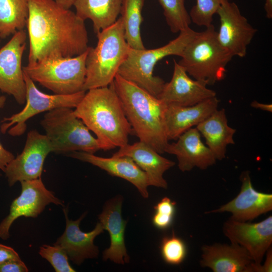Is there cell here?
I'll list each match as a JSON object with an SVG mask.
<instances>
[{"label":"cell","instance_id":"obj_14","mask_svg":"<svg viewBox=\"0 0 272 272\" xmlns=\"http://www.w3.org/2000/svg\"><path fill=\"white\" fill-rule=\"evenodd\" d=\"M223 231L231 243L244 248L254 262L261 263L272 243V216L255 223L229 219Z\"/></svg>","mask_w":272,"mask_h":272},{"label":"cell","instance_id":"obj_17","mask_svg":"<svg viewBox=\"0 0 272 272\" xmlns=\"http://www.w3.org/2000/svg\"><path fill=\"white\" fill-rule=\"evenodd\" d=\"M63 212L66 220L65 229L54 245L61 247L69 259L77 265L81 264L86 259L97 258L99 249L94 244V240L103 232L104 228L101 223L98 222L92 231L84 232L80 229V224L86 213L73 221L69 219L66 209H63Z\"/></svg>","mask_w":272,"mask_h":272},{"label":"cell","instance_id":"obj_23","mask_svg":"<svg viewBox=\"0 0 272 272\" xmlns=\"http://www.w3.org/2000/svg\"><path fill=\"white\" fill-rule=\"evenodd\" d=\"M113 157H130L147 174L150 186L167 189L168 184L164 173L175 163L161 156L146 143L139 141L120 147Z\"/></svg>","mask_w":272,"mask_h":272},{"label":"cell","instance_id":"obj_18","mask_svg":"<svg viewBox=\"0 0 272 272\" xmlns=\"http://www.w3.org/2000/svg\"><path fill=\"white\" fill-rule=\"evenodd\" d=\"M176 140V142L168 143L165 153L176 157L178 166L181 171H189L195 167L206 170L216 163L217 159L201 141V135L196 127L187 130Z\"/></svg>","mask_w":272,"mask_h":272},{"label":"cell","instance_id":"obj_21","mask_svg":"<svg viewBox=\"0 0 272 272\" xmlns=\"http://www.w3.org/2000/svg\"><path fill=\"white\" fill-rule=\"evenodd\" d=\"M201 267L214 272H250L253 262L247 251L241 246L215 243L201 248Z\"/></svg>","mask_w":272,"mask_h":272},{"label":"cell","instance_id":"obj_10","mask_svg":"<svg viewBox=\"0 0 272 272\" xmlns=\"http://www.w3.org/2000/svg\"><path fill=\"white\" fill-rule=\"evenodd\" d=\"M216 14L220 21L217 32L219 43L232 57L245 56L257 29L249 23L234 2L223 0Z\"/></svg>","mask_w":272,"mask_h":272},{"label":"cell","instance_id":"obj_9","mask_svg":"<svg viewBox=\"0 0 272 272\" xmlns=\"http://www.w3.org/2000/svg\"><path fill=\"white\" fill-rule=\"evenodd\" d=\"M24 78L26 85V105L21 111L4 117L0 126L2 133L8 132L13 137L23 134L26 129V122L37 114L59 107L75 108L86 92L81 91L68 95H49L38 89L34 82L24 72Z\"/></svg>","mask_w":272,"mask_h":272},{"label":"cell","instance_id":"obj_5","mask_svg":"<svg viewBox=\"0 0 272 272\" xmlns=\"http://www.w3.org/2000/svg\"><path fill=\"white\" fill-rule=\"evenodd\" d=\"M178 62L194 79L213 85L223 80L233 57L219 43L212 24L196 32L186 45Z\"/></svg>","mask_w":272,"mask_h":272},{"label":"cell","instance_id":"obj_32","mask_svg":"<svg viewBox=\"0 0 272 272\" xmlns=\"http://www.w3.org/2000/svg\"><path fill=\"white\" fill-rule=\"evenodd\" d=\"M175 205L176 202L168 197L159 201L154 207L155 212L152 218L153 225L161 230L169 228L173 222Z\"/></svg>","mask_w":272,"mask_h":272},{"label":"cell","instance_id":"obj_29","mask_svg":"<svg viewBox=\"0 0 272 272\" xmlns=\"http://www.w3.org/2000/svg\"><path fill=\"white\" fill-rule=\"evenodd\" d=\"M160 251L163 259L166 263L177 265L185 259L187 249L184 241L173 232L171 236L162 239Z\"/></svg>","mask_w":272,"mask_h":272},{"label":"cell","instance_id":"obj_31","mask_svg":"<svg viewBox=\"0 0 272 272\" xmlns=\"http://www.w3.org/2000/svg\"><path fill=\"white\" fill-rule=\"evenodd\" d=\"M39 253L49 262L56 272L76 271L70 264L65 252L57 245H42L40 247Z\"/></svg>","mask_w":272,"mask_h":272},{"label":"cell","instance_id":"obj_13","mask_svg":"<svg viewBox=\"0 0 272 272\" xmlns=\"http://www.w3.org/2000/svg\"><path fill=\"white\" fill-rule=\"evenodd\" d=\"M20 195L12 202L8 215L0 223V238L10 237L13 223L21 216L36 218L50 203L63 206L62 201L48 190L41 178L21 182Z\"/></svg>","mask_w":272,"mask_h":272},{"label":"cell","instance_id":"obj_1","mask_svg":"<svg viewBox=\"0 0 272 272\" xmlns=\"http://www.w3.org/2000/svg\"><path fill=\"white\" fill-rule=\"evenodd\" d=\"M28 64L48 57H71L89 48L85 21L54 0H28Z\"/></svg>","mask_w":272,"mask_h":272},{"label":"cell","instance_id":"obj_35","mask_svg":"<svg viewBox=\"0 0 272 272\" xmlns=\"http://www.w3.org/2000/svg\"><path fill=\"white\" fill-rule=\"evenodd\" d=\"M20 257L12 247L0 244V263L12 259H18Z\"/></svg>","mask_w":272,"mask_h":272},{"label":"cell","instance_id":"obj_11","mask_svg":"<svg viewBox=\"0 0 272 272\" xmlns=\"http://www.w3.org/2000/svg\"><path fill=\"white\" fill-rule=\"evenodd\" d=\"M52 152L45 134L36 130L28 132L24 149L7 166L5 171L9 186L17 182L41 178L45 159Z\"/></svg>","mask_w":272,"mask_h":272},{"label":"cell","instance_id":"obj_7","mask_svg":"<svg viewBox=\"0 0 272 272\" xmlns=\"http://www.w3.org/2000/svg\"><path fill=\"white\" fill-rule=\"evenodd\" d=\"M40 124L45 131L52 152L65 153L82 151L94 154L103 150L83 121L70 107H59L47 111Z\"/></svg>","mask_w":272,"mask_h":272},{"label":"cell","instance_id":"obj_8","mask_svg":"<svg viewBox=\"0 0 272 272\" xmlns=\"http://www.w3.org/2000/svg\"><path fill=\"white\" fill-rule=\"evenodd\" d=\"M88 50L74 57L46 58L27 64L23 70L34 82L54 94H74L84 91Z\"/></svg>","mask_w":272,"mask_h":272},{"label":"cell","instance_id":"obj_30","mask_svg":"<svg viewBox=\"0 0 272 272\" xmlns=\"http://www.w3.org/2000/svg\"><path fill=\"white\" fill-rule=\"evenodd\" d=\"M223 0H196L189 13L191 21L200 27H208L212 24L214 15Z\"/></svg>","mask_w":272,"mask_h":272},{"label":"cell","instance_id":"obj_4","mask_svg":"<svg viewBox=\"0 0 272 272\" xmlns=\"http://www.w3.org/2000/svg\"><path fill=\"white\" fill-rule=\"evenodd\" d=\"M95 47H89L86 57V76L83 90L109 86L125 60L130 48L121 18L96 34Z\"/></svg>","mask_w":272,"mask_h":272},{"label":"cell","instance_id":"obj_19","mask_svg":"<svg viewBox=\"0 0 272 272\" xmlns=\"http://www.w3.org/2000/svg\"><path fill=\"white\" fill-rule=\"evenodd\" d=\"M123 197L118 195L107 201L101 214L99 222L110 236V245L102 254L103 260L109 259L114 263H128L129 256L125 245L124 233L127 221L123 219L121 208Z\"/></svg>","mask_w":272,"mask_h":272},{"label":"cell","instance_id":"obj_3","mask_svg":"<svg viewBox=\"0 0 272 272\" xmlns=\"http://www.w3.org/2000/svg\"><path fill=\"white\" fill-rule=\"evenodd\" d=\"M132 131L142 141L160 154L168 144L165 114L167 105L118 74L113 81Z\"/></svg>","mask_w":272,"mask_h":272},{"label":"cell","instance_id":"obj_22","mask_svg":"<svg viewBox=\"0 0 272 272\" xmlns=\"http://www.w3.org/2000/svg\"><path fill=\"white\" fill-rule=\"evenodd\" d=\"M219 103L215 96L191 106L167 105L165 119L168 141L176 140L183 133L205 120L218 109Z\"/></svg>","mask_w":272,"mask_h":272},{"label":"cell","instance_id":"obj_26","mask_svg":"<svg viewBox=\"0 0 272 272\" xmlns=\"http://www.w3.org/2000/svg\"><path fill=\"white\" fill-rule=\"evenodd\" d=\"M28 15V0H0V38L23 30Z\"/></svg>","mask_w":272,"mask_h":272},{"label":"cell","instance_id":"obj_38","mask_svg":"<svg viewBox=\"0 0 272 272\" xmlns=\"http://www.w3.org/2000/svg\"><path fill=\"white\" fill-rule=\"evenodd\" d=\"M264 10L266 17L270 19L272 18V0H265Z\"/></svg>","mask_w":272,"mask_h":272},{"label":"cell","instance_id":"obj_37","mask_svg":"<svg viewBox=\"0 0 272 272\" xmlns=\"http://www.w3.org/2000/svg\"><path fill=\"white\" fill-rule=\"evenodd\" d=\"M250 106L254 108L269 112H272V105L271 104L261 103L256 101H253L251 103Z\"/></svg>","mask_w":272,"mask_h":272},{"label":"cell","instance_id":"obj_36","mask_svg":"<svg viewBox=\"0 0 272 272\" xmlns=\"http://www.w3.org/2000/svg\"><path fill=\"white\" fill-rule=\"evenodd\" d=\"M266 258L264 263L260 265L259 272L272 271V250L270 247L266 252Z\"/></svg>","mask_w":272,"mask_h":272},{"label":"cell","instance_id":"obj_20","mask_svg":"<svg viewBox=\"0 0 272 272\" xmlns=\"http://www.w3.org/2000/svg\"><path fill=\"white\" fill-rule=\"evenodd\" d=\"M70 156L89 163L112 176L129 181L137 188L143 197H149L148 187L150 185L148 176L130 157L112 156L104 158L82 151L73 152Z\"/></svg>","mask_w":272,"mask_h":272},{"label":"cell","instance_id":"obj_15","mask_svg":"<svg viewBox=\"0 0 272 272\" xmlns=\"http://www.w3.org/2000/svg\"><path fill=\"white\" fill-rule=\"evenodd\" d=\"M241 189L232 200L207 214L229 212L230 219L240 221H252L272 210V194L256 190L253 187L249 172H243L240 177Z\"/></svg>","mask_w":272,"mask_h":272},{"label":"cell","instance_id":"obj_27","mask_svg":"<svg viewBox=\"0 0 272 272\" xmlns=\"http://www.w3.org/2000/svg\"><path fill=\"white\" fill-rule=\"evenodd\" d=\"M144 0H122L120 12L126 41L130 48L145 49L142 39L141 26Z\"/></svg>","mask_w":272,"mask_h":272},{"label":"cell","instance_id":"obj_28","mask_svg":"<svg viewBox=\"0 0 272 272\" xmlns=\"http://www.w3.org/2000/svg\"><path fill=\"white\" fill-rule=\"evenodd\" d=\"M163 10L166 23L173 33L188 28L191 20L185 6V0H158Z\"/></svg>","mask_w":272,"mask_h":272},{"label":"cell","instance_id":"obj_16","mask_svg":"<svg viewBox=\"0 0 272 272\" xmlns=\"http://www.w3.org/2000/svg\"><path fill=\"white\" fill-rule=\"evenodd\" d=\"M204 82L192 79L185 69L174 60V70L170 82L165 83L158 98L166 105L191 106L216 96Z\"/></svg>","mask_w":272,"mask_h":272},{"label":"cell","instance_id":"obj_39","mask_svg":"<svg viewBox=\"0 0 272 272\" xmlns=\"http://www.w3.org/2000/svg\"><path fill=\"white\" fill-rule=\"evenodd\" d=\"M60 6L70 9L74 5L75 0H54Z\"/></svg>","mask_w":272,"mask_h":272},{"label":"cell","instance_id":"obj_12","mask_svg":"<svg viewBox=\"0 0 272 272\" xmlns=\"http://www.w3.org/2000/svg\"><path fill=\"white\" fill-rule=\"evenodd\" d=\"M27 35L17 31L0 49V90L12 96L21 105L26 101V85L22 66Z\"/></svg>","mask_w":272,"mask_h":272},{"label":"cell","instance_id":"obj_34","mask_svg":"<svg viewBox=\"0 0 272 272\" xmlns=\"http://www.w3.org/2000/svg\"><path fill=\"white\" fill-rule=\"evenodd\" d=\"M6 101V97L5 96H0V109L3 108ZM14 158L13 154L5 149L0 143V170L4 171L7 166Z\"/></svg>","mask_w":272,"mask_h":272},{"label":"cell","instance_id":"obj_2","mask_svg":"<svg viewBox=\"0 0 272 272\" xmlns=\"http://www.w3.org/2000/svg\"><path fill=\"white\" fill-rule=\"evenodd\" d=\"M87 91L75 107V115L96 134L103 150L128 144L132 129L113 82L109 86Z\"/></svg>","mask_w":272,"mask_h":272},{"label":"cell","instance_id":"obj_6","mask_svg":"<svg viewBox=\"0 0 272 272\" xmlns=\"http://www.w3.org/2000/svg\"><path fill=\"white\" fill-rule=\"evenodd\" d=\"M197 32L188 28L166 45L152 49L129 48L127 56L120 66L117 74L123 79L144 89L158 97L165 83L153 74L157 62L169 55L180 56L186 45Z\"/></svg>","mask_w":272,"mask_h":272},{"label":"cell","instance_id":"obj_24","mask_svg":"<svg viewBox=\"0 0 272 272\" xmlns=\"http://www.w3.org/2000/svg\"><path fill=\"white\" fill-rule=\"evenodd\" d=\"M195 127L217 160L225 158L227 146L235 144L236 129L229 126L225 109H217Z\"/></svg>","mask_w":272,"mask_h":272},{"label":"cell","instance_id":"obj_33","mask_svg":"<svg viewBox=\"0 0 272 272\" xmlns=\"http://www.w3.org/2000/svg\"><path fill=\"white\" fill-rule=\"evenodd\" d=\"M28 269L21 258L0 263V272H27Z\"/></svg>","mask_w":272,"mask_h":272},{"label":"cell","instance_id":"obj_25","mask_svg":"<svg viewBox=\"0 0 272 272\" xmlns=\"http://www.w3.org/2000/svg\"><path fill=\"white\" fill-rule=\"evenodd\" d=\"M122 0H75L76 14L85 21L91 20L97 34L114 23L120 14Z\"/></svg>","mask_w":272,"mask_h":272}]
</instances>
